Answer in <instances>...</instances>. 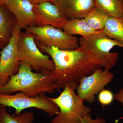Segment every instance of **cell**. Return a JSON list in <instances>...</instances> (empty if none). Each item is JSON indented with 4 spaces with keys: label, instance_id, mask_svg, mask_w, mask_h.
Wrapping results in <instances>:
<instances>
[{
    "label": "cell",
    "instance_id": "obj_1",
    "mask_svg": "<svg viewBox=\"0 0 123 123\" xmlns=\"http://www.w3.org/2000/svg\"><path fill=\"white\" fill-rule=\"evenodd\" d=\"M41 52L51 57L55 65L52 76L62 88L70 82H77L102 68L99 62L90 53L79 47L75 50H62L47 47L35 40Z\"/></svg>",
    "mask_w": 123,
    "mask_h": 123
},
{
    "label": "cell",
    "instance_id": "obj_2",
    "mask_svg": "<svg viewBox=\"0 0 123 123\" xmlns=\"http://www.w3.org/2000/svg\"><path fill=\"white\" fill-rule=\"evenodd\" d=\"M32 69L29 64L21 62L18 72L11 76L6 84L0 86V93L11 94L21 92L35 97L43 94H52L62 88L53 78L51 71L35 72Z\"/></svg>",
    "mask_w": 123,
    "mask_h": 123
},
{
    "label": "cell",
    "instance_id": "obj_3",
    "mask_svg": "<svg viewBox=\"0 0 123 123\" xmlns=\"http://www.w3.org/2000/svg\"><path fill=\"white\" fill-rule=\"evenodd\" d=\"M77 82L66 84L57 98H51L60 110L50 123H80L84 116L90 114L92 108L84 105V101L76 93Z\"/></svg>",
    "mask_w": 123,
    "mask_h": 123
},
{
    "label": "cell",
    "instance_id": "obj_4",
    "mask_svg": "<svg viewBox=\"0 0 123 123\" xmlns=\"http://www.w3.org/2000/svg\"><path fill=\"white\" fill-rule=\"evenodd\" d=\"M79 43V47L98 61L102 68L110 70L116 65L119 57L118 53L111 50L116 46L123 48V44L108 37L103 31L87 37L81 36Z\"/></svg>",
    "mask_w": 123,
    "mask_h": 123
},
{
    "label": "cell",
    "instance_id": "obj_5",
    "mask_svg": "<svg viewBox=\"0 0 123 123\" xmlns=\"http://www.w3.org/2000/svg\"><path fill=\"white\" fill-rule=\"evenodd\" d=\"M0 105L13 108L15 114H20L23 110L31 108L42 110L51 117L60 112L59 108L51 98L44 94L31 97L21 92L13 95L0 93Z\"/></svg>",
    "mask_w": 123,
    "mask_h": 123
},
{
    "label": "cell",
    "instance_id": "obj_6",
    "mask_svg": "<svg viewBox=\"0 0 123 123\" xmlns=\"http://www.w3.org/2000/svg\"><path fill=\"white\" fill-rule=\"evenodd\" d=\"M20 63L29 64L36 72L52 71L55 65L49 55H44L38 48L33 34L25 31L20 33L18 43Z\"/></svg>",
    "mask_w": 123,
    "mask_h": 123
},
{
    "label": "cell",
    "instance_id": "obj_7",
    "mask_svg": "<svg viewBox=\"0 0 123 123\" xmlns=\"http://www.w3.org/2000/svg\"><path fill=\"white\" fill-rule=\"evenodd\" d=\"M33 35L35 39L44 46L62 50H72L79 47V39L63 30L50 25L32 26L25 29Z\"/></svg>",
    "mask_w": 123,
    "mask_h": 123
},
{
    "label": "cell",
    "instance_id": "obj_8",
    "mask_svg": "<svg viewBox=\"0 0 123 123\" xmlns=\"http://www.w3.org/2000/svg\"><path fill=\"white\" fill-rule=\"evenodd\" d=\"M21 30L16 23L9 41L0 51V86L6 84L19 69L20 61L18 43Z\"/></svg>",
    "mask_w": 123,
    "mask_h": 123
},
{
    "label": "cell",
    "instance_id": "obj_9",
    "mask_svg": "<svg viewBox=\"0 0 123 123\" xmlns=\"http://www.w3.org/2000/svg\"><path fill=\"white\" fill-rule=\"evenodd\" d=\"M114 75L110 70L102 68L97 69L90 75L79 79L76 89L77 94L89 103L95 101V96L112 81Z\"/></svg>",
    "mask_w": 123,
    "mask_h": 123
},
{
    "label": "cell",
    "instance_id": "obj_10",
    "mask_svg": "<svg viewBox=\"0 0 123 123\" xmlns=\"http://www.w3.org/2000/svg\"><path fill=\"white\" fill-rule=\"evenodd\" d=\"M34 5L35 26L50 25L62 29L66 19L56 5L49 1Z\"/></svg>",
    "mask_w": 123,
    "mask_h": 123
},
{
    "label": "cell",
    "instance_id": "obj_11",
    "mask_svg": "<svg viewBox=\"0 0 123 123\" xmlns=\"http://www.w3.org/2000/svg\"><path fill=\"white\" fill-rule=\"evenodd\" d=\"M5 6L14 16L21 29L35 26L34 5L28 0H7Z\"/></svg>",
    "mask_w": 123,
    "mask_h": 123
},
{
    "label": "cell",
    "instance_id": "obj_12",
    "mask_svg": "<svg viewBox=\"0 0 123 123\" xmlns=\"http://www.w3.org/2000/svg\"><path fill=\"white\" fill-rule=\"evenodd\" d=\"M66 19L84 18L96 7L95 0H54Z\"/></svg>",
    "mask_w": 123,
    "mask_h": 123
},
{
    "label": "cell",
    "instance_id": "obj_13",
    "mask_svg": "<svg viewBox=\"0 0 123 123\" xmlns=\"http://www.w3.org/2000/svg\"><path fill=\"white\" fill-rule=\"evenodd\" d=\"M62 30L70 35H79L83 37L103 31V30H96L92 29L84 18L68 19Z\"/></svg>",
    "mask_w": 123,
    "mask_h": 123
},
{
    "label": "cell",
    "instance_id": "obj_14",
    "mask_svg": "<svg viewBox=\"0 0 123 123\" xmlns=\"http://www.w3.org/2000/svg\"><path fill=\"white\" fill-rule=\"evenodd\" d=\"M16 19L5 6L0 7V38L7 44L12 35Z\"/></svg>",
    "mask_w": 123,
    "mask_h": 123
},
{
    "label": "cell",
    "instance_id": "obj_15",
    "mask_svg": "<svg viewBox=\"0 0 123 123\" xmlns=\"http://www.w3.org/2000/svg\"><path fill=\"white\" fill-rule=\"evenodd\" d=\"M103 31L108 37L123 44V16L118 18L109 17Z\"/></svg>",
    "mask_w": 123,
    "mask_h": 123
},
{
    "label": "cell",
    "instance_id": "obj_16",
    "mask_svg": "<svg viewBox=\"0 0 123 123\" xmlns=\"http://www.w3.org/2000/svg\"><path fill=\"white\" fill-rule=\"evenodd\" d=\"M96 7L110 17L123 16V0H95Z\"/></svg>",
    "mask_w": 123,
    "mask_h": 123
},
{
    "label": "cell",
    "instance_id": "obj_17",
    "mask_svg": "<svg viewBox=\"0 0 123 123\" xmlns=\"http://www.w3.org/2000/svg\"><path fill=\"white\" fill-rule=\"evenodd\" d=\"M34 115L31 112H24L12 115L7 111L6 107L0 105V123H34Z\"/></svg>",
    "mask_w": 123,
    "mask_h": 123
},
{
    "label": "cell",
    "instance_id": "obj_18",
    "mask_svg": "<svg viewBox=\"0 0 123 123\" xmlns=\"http://www.w3.org/2000/svg\"><path fill=\"white\" fill-rule=\"evenodd\" d=\"M109 17L105 13L96 6L84 19L92 29L101 31L103 30Z\"/></svg>",
    "mask_w": 123,
    "mask_h": 123
},
{
    "label": "cell",
    "instance_id": "obj_19",
    "mask_svg": "<svg viewBox=\"0 0 123 123\" xmlns=\"http://www.w3.org/2000/svg\"><path fill=\"white\" fill-rule=\"evenodd\" d=\"M98 98L101 105L106 106L112 103L114 97L113 93L111 91L104 89L98 94Z\"/></svg>",
    "mask_w": 123,
    "mask_h": 123
},
{
    "label": "cell",
    "instance_id": "obj_20",
    "mask_svg": "<svg viewBox=\"0 0 123 123\" xmlns=\"http://www.w3.org/2000/svg\"><path fill=\"white\" fill-rule=\"evenodd\" d=\"M106 121L104 118L97 117L92 118L90 114L84 116L81 119L80 123H106Z\"/></svg>",
    "mask_w": 123,
    "mask_h": 123
},
{
    "label": "cell",
    "instance_id": "obj_21",
    "mask_svg": "<svg viewBox=\"0 0 123 123\" xmlns=\"http://www.w3.org/2000/svg\"><path fill=\"white\" fill-rule=\"evenodd\" d=\"M114 98L118 102L121 103L123 106V88L119 90L118 92L114 95Z\"/></svg>",
    "mask_w": 123,
    "mask_h": 123
},
{
    "label": "cell",
    "instance_id": "obj_22",
    "mask_svg": "<svg viewBox=\"0 0 123 123\" xmlns=\"http://www.w3.org/2000/svg\"><path fill=\"white\" fill-rule=\"evenodd\" d=\"M30 1L33 4H38V3H42V2H46V1H49L52 2L54 0H28Z\"/></svg>",
    "mask_w": 123,
    "mask_h": 123
},
{
    "label": "cell",
    "instance_id": "obj_23",
    "mask_svg": "<svg viewBox=\"0 0 123 123\" xmlns=\"http://www.w3.org/2000/svg\"><path fill=\"white\" fill-rule=\"evenodd\" d=\"M7 0H0V7L5 6Z\"/></svg>",
    "mask_w": 123,
    "mask_h": 123
},
{
    "label": "cell",
    "instance_id": "obj_24",
    "mask_svg": "<svg viewBox=\"0 0 123 123\" xmlns=\"http://www.w3.org/2000/svg\"><path fill=\"white\" fill-rule=\"evenodd\" d=\"M6 44H5L4 43H2V42H0V51L2 49Z\"/></svg>",
    "mask_w": 123,
    "mask_h": 123
},
{
    "label": "cell",
    "instance_id": "obj_25",
    "mask_svg": "<svg viewBox=\"0 0 123 123\" xmlns=\"http://www.w3.org/2000/svg\"><path fill=\"white\" fill-rule=\"evenodd\" d=\"M0 42H1L0 38Z\"/></svg>",
    "mask_w": 123,
    "mask_h": 123
},
{
    "label": "cell",
    "instance_id": "obj_26",
    "mask_svg": "<svg viewBox=\"0 0 123 123\" xmlns=\"http://www.w3.org/2000/svg\"></svg>",
    "mask_w": 123,
    "mask_h": 123
}]
</instances>
